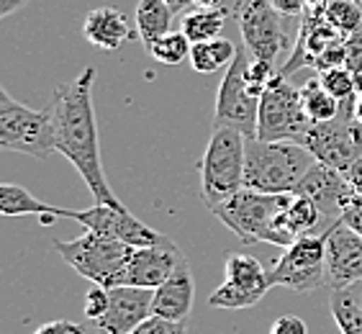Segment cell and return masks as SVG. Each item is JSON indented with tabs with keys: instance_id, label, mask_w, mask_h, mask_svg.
Returning a JSON list of instances; mask_svg holds the SVG:
<instances>
[{
	"instance_id": "obj_45",
	"label": "cell",
	"mask_w": 362,
	"mask_h": 334,
	"mask_svg": "<svg viewBox=\"0 0 362 334\" xmlns=\"http://www.w3.org/2000/svg\"><path fill=\"white\" fill-rule=\"evenodd\" d=\"M327 0H308V8H316V6H324Z\"/></svg>"
},
{
	"instance_id": "obj_21",
	"label": "cell",
	"mask_w": 362,
	"mask_h": 334,
	"mask_svg": "<svg viewBox=\"0 0 362 334\" xmlns=\"http://www.w3.org/2000/svg\"><path fill=\"white\" fill-rule=\"evenodd\" d=\"M321 211L316 209L314 203L303 198V195L291 193L288 203L283 206L278 216V234H280V247H288L296 239L314 234V229L319 226Z\"/></svg>"
},
{
	"instance_id": "obj_11",
	"label": "cell",
	"mask_w": 362,
	"mask_h": 334,
	"mask_svg": "<svg viewBox=\"0 0 362 334\" xmlns=\"http://www.w3.org/2000/svg\"><path fill=\"white\" fill-rule=\"evenodd\" d=\"M247 47L237 49L234 62L226 67L221 85L216 93V113H214V126H229L242 132L247 139L257 137V113L259 98H255L247 88Z\"/></svg>"
},
{
	"instance_id": "obj_26",
	"label": "cell",
	"mask_w": 362,
	"mask_h": 334,
	"mask_svg": "<svg viewBox=\"0 0 362 334\" xmlns=\"http://www.w3.org/2000/svg\"><path fill=\"white\" fill-rule=\"evenodd\" d=\"M329 311L341 334H362V304L357 299L355 286L334 288L329 296Z\"/></svg>"
},
{
	"instance_id": "obj_16",
	"label": "cell",
	"mask_w": 362,
	"mask_h": 334,
	"mask_svg": "<svg viewBox=\"0 0 362 334\" xmlns=\"http://www.w3.org/2000/svg\"><path fill=\"white\" fill-rule=\"evenodd\" d=\"M352 193L355 190L349 185L347 175L341 173V170L324 165V162H314L311 170L306 173V178L296 188V195L308 198L321 211L324 219H334V221L341 216Z\"/></svg>"
},
{
	"instance_id": "obj_38",
	"label": "cell",
	"mask_w": 362,
	"mask_h": 334,
	"mask_svg": "<svg viewBox=\"0 0 362 334\" xmlns=\"http://www.w3.org/2000/svg\"><path fill=\"white\" fill-rule=\"evenodd\" d=\"M280 16H303L308 11V0H272Z\"/></svg>"
},
{
	"instance_id": "obj_3",
	"label": "cell",
	"mask_w": 362,
	"mask_h": 334,
	"mask_svg": "<svg viewBox=\"0 0 362 334\" xmlns=\"http://www.w3.org/2000/svg\"><path fill=\"white\" fill-rule=\"evenodd\" d=\"M247 165V137L229 126H214L201 160V195L211 211L239 193Z\"/></svg>"
},
{
	"instance_id": "obj_44",
	"label": "cell",
	"mask_w": 362,
	"mask_h": 334,
	"mask_svg": "<svg viewBox=\"0 0 362 334\" xmlns=\"http://www.w3.org/2000/svg\"><path fill=\"white\" fill-rule=\"evenodd\" d=\"M355 85H357V96H362V70L355 72Z\"/></svg>"
},
{
	"instance_id": "obj_47",
	"label": "cell",
	"mask_w": 362,
	"mask_h": 334,
	"mask_svg": "<svg viewBox=\"0 0 362 334\" xmlns=\"http://www.w3.org/2000/svg\"><path fill=\"white\" fill-rule=\"evenodd\" d=\"M360 6H362V0H360Z\"/></svg>"
},
{
	"instance_id": "obj_30",
	"label": "cell",
	"mask_w": 362,
	"mask_h": 334,
	"mask_svg": "<svg viewBox=\"0 0 362 334\" xmlns=\"http://www.w3.org/2000/svg\"><path fill=\"white\" fill-rule=\"evenodd\" d=\"M319 80L337 100H347V98L357 96L355 72L349 70V67H332V70H324V72H319Z\"/></svg>"
},
{
	"instance_id": "obj_22",
	"label": "cell",
	"mask_w": 362,
	"mask_h": 334,
	"mask_svg": "<svg viewBox=\"0 0 362 334\" xmlns=\"http://www.w3.org/2000/svg\"><path fill=\"white\" fill-rule=\"evenodd\" d=\"M0 211L6 216H39L44 226L54 224L57 219H67L70 209H59V206H49L28 193L23 185L13 183H3L0 185Z\"/></svg>"
},
{
	"instance_id": "obj_24",
	"label": "cell",
	"mask_w": 362,
	"mask_h": 334,
	"mask_svg": "<svg viewBox=\"0 0 362 334\" xmlns=\"http://www.w3.org/2000/svg\"><path fill=\"white\" fill-rule=\"evenodd\" d=\"M229 16H234V8H195L182 18V34L188 36L193 44L218 39L221 28L229 21Z\"/></svg>"
},
{
	"instance_id": "obj_36",
	"label": "cell",
	"mask_w": 362,
	"mask_h": 334,
	"mask_svg": "<svg viewBox=\"0 0 362 334\" xmlns=\"http://www.w3.org/2000/svg\"><path fill=\"white\" fill-rule=\"evenodd\" d=\"M339 219L347 224L349 229H355L357 234H362V195L360 193H352V198L347 201V206H344Z\"/></svg>"
},
{
	"instance_id": "obj_33",
	"label": "cell",
	"mask_w": 362,
	"mask_h": 334,
	"mask_svg": "<svg viewBox=\"0 0 362 334\" xmlns=\"http://www.w3.org/2000/svg\"><path fill=\"white\" fill-rule=\"evenodd\" d=\"M108 311V288L95 286L85 293V316L93 321L103 319V313Z\"/></svg>"
},
{
	"instance_id": "obj_15",
	"label": "cell",
	"mask_w": 362,
	"mask_h": 334,
	"mask_svg": "<svg viewBox=\"0 0 362 334\" xmlns=\"http://www.w3.org/2000/svg\"><path fill=\"white\" fill-rule=\"evenodd\" d=\"M362 283V234L337 219L327 229V286L352 288Z\"/></svg>"
},
{
	"instance_id": "obj_35",
	"label": "cell",
	"mask_w": 362,
	"mask_h": 334,
	"mask_svg": "<svg viewBox=\"0 0 362 334\" xmlns=\"http://www.w3.org/2000/svg\"><path fill=\"white\" fill-rule=\"evenodd\" d=\"M306 332H308L306 321L300 319V316H293V313L278 316L270 327V334H306Z\"/></svg>"
},
{
	"instance_id": "obj_43",
	"label": "cell",
	"mask_w": 362,
	"mask_h": 334,
	"mask_svg": "<svg viewBox=\"0 0 362 334\" xmlns=\"http://www.w3.org/2000/svg\"><path fill=\"white\" fill-rule=\"evenodd\" d=\"M355 119L357 124H362V96H355Z\"/></svg>"
},
{
	"instance_id": "obj_41",
	"label": "cell",
	"mask_w": 362,
	"mask_h": 334,
	"mask_svg": "<svg viewBox=\"0 0 362 334\" xmlns=\"http://www.w3.org/2000/svg\"><path fill=\"white\" fill-rule=\"evenodd\" d=\"M165 3L173 8L175 13H182V11H185L188 6H193V0H165Z\"/></svg>"
},
{
	"instance_id": "obj_39",
	"label": "cell",
	"mask_w": 362,
	"mask_h": 334,
	"mask_svg": "<svg viewBox=\"0 0 362 334\" xmlns=\"http://www.w3.org/2000/svg\"><path fill=\"white\" fill-rule=\"evenodd\" d=\"M344 175H347V180H349V185H352V190L362 195V157L355 162V165L349 167Z\"/></svg>"
},
{
	"instance_id": "obj_4",
	"label": "cell",
	"mask_w": 362,
	"mask_h": 334,
	"mask_svg": "<svg viewBox=\"0 0 362 334\" xmlns=\"http://www.w3.org/2000/svg\"><path fill=\"white\" fill-rule=\"evenodd\" d=\"M54 250L77 275L88 278L95 286L116 288L124 286L126 267H129L134 247L85 231L83 237L70 239V242L54 239Z\"/></svg>"
},
{
	"instance_id": "obj_6",
	"label": "cell",
	"mask_w": 362,
	"mask_h": 334,
	"mask_svg": "<svg viewBox=\"0 0 362 334\" xmlns=\"http://www.w3.org/2000/svg\"><path fill=\"white\" fill-rule=\"evenodd\" d=\"M0 146L8 152L47 160L49 154L57 152L52 108L34 111L8 96V91H0Z\"/></svg>"
},
{
	"instance_id": "obj_29",
	"label": "cell",
	"mask_w": 362,
	"mask_h": 334,
	"mask_svg": "<svg viewBox=\"0 0 362 334\" xmlns=\"http://www.w3.org/2000/svg\"><path fill=\"white\" fill-rule=\"evenodd\" d=\"M190 42L188 36L182 34V31H170V34L160 36L157 42L149 44V54L162 64H180L185 62V57H190Z\"/></svg>"
},
{
	"instance_id": "obj_8",
	"label": "cell",
	"mask_w": 362,
	"mask_h": 334,
	"mask_svg": "<svg viewBox=\"0 0 362 334\" xmlns=\"http://www.w3.org/2000/svg\"><path fill=\"white\" fill-rule=\"evenodd\" d=\"M324 6L308 8L306 13L300 16L298 42H296L293 54L288 57V62L280 67L283 77H291L300 67H314L316 72L344 67V62H347L344 36L329 26V21L324 18Z\"/></svg>"
},
{
	"instance_id": "obj_28",
	"label": "cell",
	"mask_w": 362,
	"mask_h": 334,
	"mask_svg": "<svg viewBox=\"0 0 362 334\" xmlns=\"http://www.w3.org/2000/svg\"><path fill=\"white\" fill-rule=\"evenodd\" d=\"M324 18L329 26L337 28L341 36L355 34L362 26V6L360 0H327L324 6Z\"/></svg>"
},
{
	"instance_id": "obj_17",
	"label": "cell",
	"mask_w": 362,
	"mask_h": 334,
	"mask_svg": "<svg viewBox=\"0 0 362 334\" xmlns=\"http://www.w3.org/2000/svg\"><path fill=\"white\" fill-rule=\"evenodd\" d=\"M154 291L136 286L108 288V311L98 319L100 334H134L141 321L152 316Z\"/></svg>"
},
{
	"instance_id": "obj_46",
	"label": "cell",
	"mask_w": 362,
	"mask_h": 334,
	"mask_svg": "<svg viewBox=\"0 0 362 334\" xmlns=\"http://www.w3.org/2000/svg\"><path fill=\"white\" fill-rule=\"evenodd\" d=\"M355 293H357V299H360V304H362V283H357V286H355Z\"/></svg>"
},
{
	"instance_id": "obj_13",
	"label": "cell",
	"mask_w": 362,
	"mask_h": 334,
	"mask_svg": "<svg viewBox=\"0 0 362 334\" xmlns=\"http://www.w3.org/2000/svg\"><path fill=\"white\" fill-rule=\"evenodd\" d=\"M223 283L211 293L209 304L214 309H250L255 306L267 291V270L257 258L247 252H231L223 263Z\"/></svg>"
},
{
	"instance_id": "obj_31",
	"label": "cell",
	"mask_w": 362,
	"mask_h": 334,
	"mask_svg": "<svg viewBox=\"0 0 362 334\" xmlns=\"http://www.w3.org/2000/svg\"><path fill=\"white\" fill-rule=\"evenodd\" d=\"M272 62H265V59H255L250 62V70H247V88L255 98H262V93L267 91V85L272 83Z\"/></svg>"
},
{
	"instance_id": "obj_7",
	"label": "cell",
	"mask_w": 362,
	"mask_h": 334,
	"mask_svg": "<svg viewBox=\"0 0 362 334\" xmlns=\"http://www.w3.org/2000/svg\"><path fill=\"white\" fill-rule=\"evenodd\" d=\"M300 91H296L288 77L278 75L272 77L267 91L259 98V113H257V139L262 142H298L303 144L308 129H311Z\"/></svg>"
},
{
	"instance_id": "obj_19",
	"label": "cell",
	"mask_w": 362,
	"mask_h": 334,
	"mask_svg": "<svg viewBox=\"0 0 362 334\" xmlns=\"http://www.w3.org/2000/svg\"><path fill=\"white\" fill-rule=\"evenodd\" d=\"M193 301H195L193 270H190L188 260H182L175 267L173 275L160 288H154L152 316H162V319H173V321H188Z\"/></svg>"
},
{
	"instance_id": "obj_9",
	"label": "cell",
	"mask_w": 362,
	"mask_h": 334,
	"mask_svg": "<svg viewBox=\"0 0 362 334\" xmlns=\"http://www.w3.org/2000/svg\"><path fill=\"white\" fill-rule=\"evenodd\" d=\"M267 283L293 293H311L327 286V231L306 234L283 247V255L267 270Z\"/></svg>"
},
{
	"instance_id": "obj_42",
	"label": "cell",
	"mask_w": 362,
	"mask_h": 334,
	"mask_svg": "<svg viewBox=\"0 0 362 334\" xmlns=\"http://www.w3.org/2000/svg\"><path fill=\"white\" fill-rule=\"evenodd\" d=\"M193 6H198V8H218V6H221V0H193Z\"/></svg>"
},
{
	"instance_id": "obj_40",
	"label": "cell",
	"mask_w": 362,
	"mask_h": 334,
	"mask_svg": "<svg viewBox=\"0 0 362 334\" xmlns=\"http://www.w3.org/2000/svg\"><path fill=\"white\" fill-rule=\"evenodd\" d=\"M26 3H28V0H0V16H3V18H8L11 13L21 11Z\"/></svg>"
},
{
	"instance_id": "obj_37",
	"label": "cell",
	"mask_w": 362,
	"mask_h": 334,
	"mask_svg": "<svg viewBox=\"0 0 362 334\" xmlns=\"http://www.w3.org/2000/svg\"><path fill=\"white\" fill-rule=\"evenodd\" d=\"M34 334H85V329H83V324H77V321L57 319V321H47V324H42Z\"/></svg>"
},
{
	"instance_id": "obj_32",
	"label": "cell",
	"mask_w": 362,
	"mask_h": 334,
	"mask_svg": "<svg viewBox=\"0 0 362 334\" xmlns=\"http://www.w3.org/2000/svg\"><path fill=\"white\" fill-rule=\"evenodd\" d=\"M134 334H188V321H173L162 316H149L134 329Z\"/></svg>"
},
{
	"instance_id": "obj_10",
	"label": "cell",
	"mask_w": 362,
	"mask_h": 334,
	"mask_svg": "<svg viewBox=\"0 0 362 334\" xmlns=\"http://www.w3.org/2000/svg\"><path fill=\"white\" fill-rule=\"evenodd\" d=\"M303 146L314 154L316 162L347 173L362 157V124L355 119V96L341 100L337 119L311 126Z\"/></svg>"
},
{
	"instance_id": "obj_23",
	"label": "cell",
	"mask_w": 362,
	"mask_h": 334,
	"mask_svg": "<svg viewBox=\"0 0 362 334\" xmlns=\"http://www.w3.org/2000/svg\"><path fill=\"white\" fill-rule=\"evenodd\" d=\"M175 11L165 3V0H139L136 6V34L141 42L149 47L152 42H157L160 36L170 34L173 26Z\"/></svg>"
},
{
	"instance_id": "obj_1",
	"label": "cell",
	"mask_w": 362,
	"mask_h": 334,
	"mask_svg": "<svg viewBox=\"0 0 362 334\" xmlns=\"http://www.w3.org/2000/svg\"><path fill=\"white\" fill-rule=\"evenodd\" d=\"M93 83H95V70L88 67L72 83H62L54 88L52 93L54 144L57 152L75 165L95 203L124 206L111 190L103 173L100 134H98L95 105H93Z\"/></svg>"
},
{
	"instance_id": "obj_12",
	"label": "cell",
	"mask_w": 362,
	"mask_h": 334,
	"mask_svg": "<svg viewBox=\"0 0 362 334\" xmlns=\"http://www.w3.org/2000/svg\"><path fill=\"white\" fill-rule=\"evenodd\" d=\"M234 18L252 59L272 62L283 49H288V34L280 23L283 16L275 11L272 0H237Z\"/></svg>"
},
{
	"instance_id": "obj_18",
	"label": "cell",
	"mask_w": 362,
	"mask_h": 334,
	"mask_svg": "<svg viewBox=\"0 0 362 334\" xmlns=\"http://www.w3.org/2000/svg\"><path fill=\"white\" fill-rule=\"evenodd\" d=\"M182 252L175 247V242L152 244V247H134L129 267H126L124 286L136 288H160L165 280L175 272V267L182 263Z\"/></svg>"
},
{
	"instance_id": "obj_20",
	"label": "cell",
	"mask_w": 362,
	"mask_h": 334,
	"mask_svg": "<svg viewBox=\"0 0 362 334\" xmlns=\"http://www.w3.org/2000/svg\"><path fill=\"white\" fill-rule=\"evenodd\" d=\"M83 36L95 49L116 52V49L124 47L132 39V28H129V21H126V16L121 13L119 8L103 6L93 8L90 13L85 16Z\"/></svg>"
},
{
	"instance_id": "obj_5",
	"label": "cell",
	"mask_w": 362,
	"mask_h": 334,
	"mask_svg": "<svg viewBox=\"0 0 362 334\" xmlns=\"http://www.w3.org/2000/svg\"><path fill=\"white\" fill-rule=\"evenodd\" d=\"M288 195H272V193H259V190L242 188L223 203H218L214 214L229 226L242 244H278L280 247V234H278V216L283 206L288 203Z\"/></svg>"
},
{
	"instance_id": "obj_14",
	"label": "cell",
	"mask_w": 362,
	"mask_h": 334,
	"mask_svg": "<svg viewBox=\"0 0 362 334\" xmlns=\"http://www.w3.org/2000/svg\"><path fill=\"white\" fill-rule=\"evenodd\" d=\"M67 219H75L85 226V231H93L98 237L116 239V242H126L132 247H152V244H168L165 234L157 229L146 226L139 221L126 206H108V203H95L93 209L83 211H70Z\"/></svg>"
},
{
	"instance_id": "obj_25",
	"label": "cell",
	"mask_w": 362,
	"mask_h": 334,
	"mask_svg": "<svg viewBox=\"0 0 362 334\" xmlns=\"http://www.w3.org/2000/svg\"><path fill=\"white\" fill-rule=\"evenodd\" d=\"M237 57V47L229 39H209V42H195L190 47V67L201 75H211L223 67H229Z\"/></svg>"
},
{
	"instance_id": "obj_27",
	"label": "cell",
	"mask_w": 362,
	"mask_h": 334,
	"mask_svg": "<svg viewBox=\"0 0 362 334\" xmlns=\"http://www.w3.org/2000/svg\"><path fill=\"white\" fill-rule=\"evenodd\" d=\"M298 91H300V100H303V108H306L311 124H327V121L337 119L341 100H337V98L324 88V83H321L319 77L308 80Z\"/></svg>"
},
{
	"instance_id": "obj_34",
	"label": "cell",
	"mask_w": 362,
	"mask_h": 334,
	"mask_svg": "<svg viewBox=\"0 0 362 334\" xmlns=\"http://www.w3.org/2000/svg\"><path fill=\"white\" fill-rule=\"evenodd\" d=\"M344 52H347L344 67H349L352 72H360L362 70V26L357 28L355 34L344 36Z\"/></svg>"
},
{
	"instance_id": "obj_2",
	"label": "cell",
	"mask_w": 362,
	"mask_h": 334,
	"mask_svg": "<svg viewBox=\"0 0 362 334\" xmlns=\"http://www.w3.org/2000/svg\"><path fill=\"white\" fill-rule=\"evenodd\" d=\"M316 157L298 142H262L247 139L244 185L259 193L286 195L296 193Z\"/></svg>"
}]
</instances>
